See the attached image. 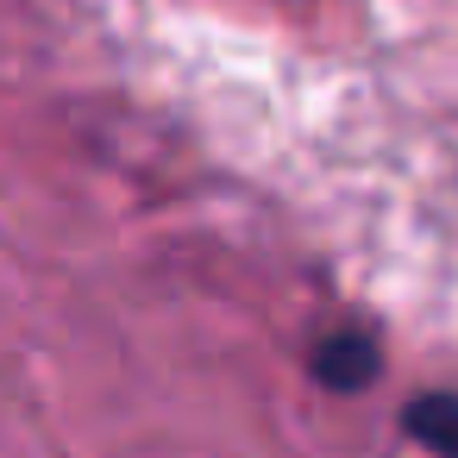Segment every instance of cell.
Instances as JSON below:
<instances>
[{
    "label": "cell",
    "mask_w": 458,
    "mask_h": 458,
    "mask_svg": "<svg viewBox=\"0 0 458 458\" xmlns=\"http://www.w3.org/2000/svg\"><path fill=\"white\" fill-rule=\"evenodd\" d=\"M308 370H314V383H327L333 395H358V389L377 383L383 352H377V339H370L364 327H339V333H327V339L314 345Z\"/></svg>",
    "instance_id": "1"
},
{
    "label": "cell",
    "mask_w": 458,
    "mask_h": 458,
    "mask_svg": "<svg viewBox=\"0 0 458 458\" xmlns=\"http://www.w3.org/2000/svg\"><path fill=\"white\" fill-rule=\"evenodd\" d=\"M402 433L420 439L433 458H458V389L414 395V402L402 408Z\"/></svg>",
    "instance_id": "2"
}]
</instances>
